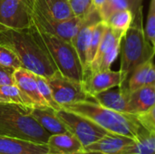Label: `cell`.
Listing matches in <instances>:
<instances>
[{"label": "cell", "instance_id": "obj_1", "mask_svg": "<svg viewBox=\"0 0 155 154\" xmlns=\"http://www.w3.org/2000/svg\"><path fill=\"white\" fill-rule=\"evenodd\" d=\"M0 44L11 48L22 66L36 74L47 78L57 72L28 29L11 28L0 24Z\"/></svg>", "mask_w": 155, "mask_h": 154}, {"label": "cell", "instance_id": "obj_2", "mask_svg": "<svg viewBox=\"0 0 155 154\" xmlns=\"http://www.w3.org/2000/svg\"><path fill=\"white\" fill-rule=\"evenodd\" d=\"M62 108L90 119L108 133L124 135L134 141H137L147 133L135 115L107 109L94 100L67 104Z\"/></svg>", "mask_w": 155, "mask_h": 154}, {"label": "cell", "instance_id": "obj_3", "mask_svg": "<svg viewBox=\"0 0 155 154\" xmlns=\"http://www.w3.org/2000/svg\"><path fill=\"white\" fill-rule=\"evenodd\" d=\"M28 30L60 74L73 81L84 83V70L72 43L41 30L31 22Z\"/></svg>", "mask_w": 155, "mask_h": 154}, {"label": "cell", "instance_id": "obj_4", "mask_svg": "<svg viewBox=\"0 0 155 154\" xmlns=\"http://www.w3.org/2000/svg\"><path fill=\"white\" fill-rule=\"evenodd\" d=\"M30 108L0 103V135L46 144L50 133L29 113Z\"/></svg>", "mask_w": 155, "mask_h": 154}, {"label": "cell", "instance_id": "obj_5", "mask_svg": "<svg viewBox=\"0 0 155 154\" xmlns=\"http://www.w3.org/2000/svg\"><path fill=\"white\" fill-rule=\"evenodd\" d=\"M134 25L128 28L121 42V68L124 82L140 64L153 59V46L145 37L143 28V13L134 17Z\"/></svg>", "mask_w": 155, "mask_h": 154}, {"label": "cell", "instance_id": "obj_6", "mask_svg": "<svg viewBox=\"0 0 155 154\" xmlns=\"http://www.w3.org/2000/svg\"><path fill=\"white\" fill-rule=\"evenodd\" d=\"M27 11L30 22L41 30L56 35L65 41L72 43V39L77 34L84 21L74 16L67 20H57L43 13L32 3L26 0Z\"/></svg>", "mask_w": 155, "mask_h": 154}, {"label": "cell", "instance_id": "obj_7", "mask_svg": "<svg viewBox=\"0 0 155 154\" xmlns=\"http://www.w3.org/2000/svg\"><path fill=\"white\" fill-rule=\"evenodd\" d=\"M56 114L67 131L79 140L84 149L108 133L90 119L76 113L61 108L56 111Z\"/></svg>", "mask_w": 155, "mask_h": 154}, {"label": "cell", "instance_id": "obj_8", "mask_svg": "<svg viewBox=\"0 0 155 154\" xmlns=\"http://www.w3.org/2000/svg\"><path fill=\"white\" fill-rule=\"evenodd\" d=\"M46 81L51 89L54 100L61 108L64 105L82 101L94 100L84 91L83 84L66 78L58 72L47 77Z\"/></svg>", "mask_w": 155, "mask_h": 154}, {"label": "cell", "instance_id": "obj_9", "mask_svg": "<svg viewBox=\"0 0 155 154\" xmlns=\"http://www.w3.org/2000/svg\"><path fill=\"white\" fill-rule=\"evenodd\" d=\"M124 34V32L106 26L96 55L90 64L89 74L110 69L119 54L121 42Z\"/></svg>", "mask_w": 155, "mask_h": 154}, {"label": "cell", "instance_id": "obj_10", "mask_svg": "<svg viewBox=\"0 0 155 154\" xmlns=\"http://www.w3.org/2000/svg\"><path fill=\"white\" fill-rule=\"evenodd\" d=\"M0 24L16 29H28L30 16L26 0H0Z\"/></svg>", "mask_w": 155, "mask_h": 154}, {"label": "cell", "instance_id": "obj_11", "mask_svg": "<svg viewBox=\"0 0 155 154\" xmlns=\"http://www.w3.org/2000/svg\"><path fill=\"white\" fill-rule=\"evenodd\" d=\"M125 82L121 71H113L111 69L90 73L85 76L83 86L90 97L103 91L124 85Z\"/></svg>", "mask_w": 155, "mask_h": 154}, {"label": "cell", "instance_id": "obj_12", "mask_svg": "<svg viewBox=\"0 0 155 154\" xmlns=\"http://www.w3.org/2000/svg\"><path fill=\"white\" fill-rule=\"evenodd\" d=\"M15 84L24 93V95L33 103L35 107H50L46 101L44 99L38 89L35 74L24 68H18L15 70L13 74Z\"/></svg>", "mask_w": 155, "mask_h": 154}, {"label": "cell", "instance_id": "obj_13", "mask_svg": "<svg viewBox=\"0 0 155 154\" xmlns=\"http://www.w3.org/2000/svg\"><path fill=\"white\" fill-rule=\"evenodd\" d=\"M129 94L128 87L121 85L98 93L93 96V99L107 109L129 113Z\"/></svg>", "mask_w": 155, "mask_h": 154}, {"label": "cell", "instance_id": "obj_14", "mask_svg": "<svg viewBox=\"0 0 155 154\" xmlns=\"http://www.w3.org/2000/svg\"><path fill=\"white\" fill-rule=\"evenodd\" d=\"M134 142V140L130 137L108 133L95 143L87 146L84 151L100 154H121Z\"/></svg>", "mask_w": 155, "mask_h": 154}, {"label": "cell", "instance_id": "obj_15", "mask_svg": "<svg viewBox=\"0 0 155 154\" xmlns=\"http://www.w3.org/2000/svg\"><path fill=\"white\" fill-rule=\"evenodd\" d=\"M0 154H48L46 144L0 135Z\"/></svg>", "mask_w": 155, "mask_h": 154}, {"label": "cell", "instance_id": "obj_16", "mask_svg": "<svg viewBox=\"0 0 155 154\" xmlns=\"http://www.w3.org/2000/svg\"><path fill=\"white\" fill-rule=\"evenodd\" d=\"M46 146L48 154H75L84 152L79 140L69 132L51 134Z\"/></svg>", "mask_w": 155, "mask_h": 154}, {"label": "cell", "instance_id": "obj_17", "mask_svg": "<svg viewBox=\"0 0 155 154\" xmlns=\"http://www.w3.org/2000/svg\"><path fill=\"white\" fill-rule=\"evenodd\" d=\"M31 116L50 134H57L68 132L65 125L59 119L56 111L51 107L30 108Z\"/></svg>", "mask_w": 155, "mask_h": 154}, {"label": "cell", "instance_id": "obj_18", "mask_svg": "<svg viewBox=\"0 0 155 154\" xmlns=\"http://www.w3.org/2000/svg\"><path fill=\"white\" fill-rule=\"evenodd\" d=\"M155 104V85H144L129 94V113L137 115L147 112Z\"/></svg>", "mask_w": 155, "mask_h": 154}, {"label": "cell", "instance_id": "obj_19", "mask_svg": "<svg viewBox=\"0 0 155 154\" xmlns=\"http://www.w3.org/2000/svg\"><path fill=\"white\" fill-rule=\"evenodd\" d=\"M43 13L57 20L74 17L67 0H28Z\"/></svg>", "mask_w": 155, "mask_h": 154}, {"label": "cell", "instance_id": "obj_20", "mask_svg": "<svg viewBox=\"0 0 155 154\" xmlns=\"http://www.w3.org/2000/svg\"><path fill=\"white\" fill-rule=\"evenodd\" d=\"M0 103L17 104L26 108H34L33 103L24 95L15 84L0 85Z\"/></svg>", "mask_w": 155, "mask_h": 154}, {"label": "cell", "instance_id": "obj_21", "mask_svg": "<svg viewBox=\"0 0 155 154\" xmlns=\"http://www.w3.org/2000/svg\"><path fill=\"white\" fill-rule=\"evenodd\" d=\"M155 135L144 133L140 139L134 141L121 154H154Z\"/></svg>", "mask_w": 155, "mask_h": 154}, {"label": "cell", "instance_id": "obj_22", "mask_svg": "<svg viewBox=\"0 0 155 154\" xmlns=\"http://www.w3.org/2000/svg\"><path fill=\"white\" fill-rule=\"evenodd\" d=\"M134 20V15L130 9H124L114 13L106 21L105 24L115 30H119L126 33L131 26Z\"/></svg>", "mask_w": 155, "mask_h": 154}, {"label": "cell", "instance_id": "obj_23", "mask_svg": "<svg viewBox=\"0 0 155 154\" xmlns=\"http://www.w3.org/2000/svg\"><path fill=\"white\" fill-rule=\"evenodd\" d=\"M153 59L146 61L145 63L137 66L128 77V89L130 92L134 91L145 85V80L147 74L153 65Z\"/></svg>", "mask_w": 155, "mask_h": 154}, {"label": "cell", "instance_id": "obj_24", "mask_svg": "<svg viewBox=\"0 0 155 154\" xmlns=\"http://www.w3.org/2000/svg\"><path fill=\"white\" fill-rule=\"evenodd\" d=\"M107 25L104 21H99L98 23L94 24L92 30V35L89 44V50H88V55H87V63H88V68L90 67V64L94 61L96 53L98 51L100 43L102 41L103 34L104 33V30L106 28ZM89 74V72H88ZM85 78V77H84Z\"/></svg>", "mask_w": 155, "mask_h": 154}, {"label": "cell", "instance_id": "obj_25", "mask_svg": "<svg viewBox=\"0 0 155 154\" xmlns=\"http://www.w3.org/2000/svg\"><path fill=\"white\" fill-rule=\"evenodd\" d=\"M124 9H130L128 0H105L99 9V14L102 21L105 22L114 13Z\"/></svg>", "mask_w": 155, "mask_h": 154}, {"label": "cell", "instance_id": "obj_26", "mask_svg": "<svg viewBox=\"0 0 155 154\" xmlns=\"http://www.w3.org/2000/svg\"><path fill=\"white\" fill-rule=\"evenodd\" d=\"M74 16L85 21L90 14L95 10L93 0H67Z\"/></svg>", "mask_w": 155, "mask_h": 154}, {"label": "cell", "instance_id": "obj_27", "mask_svg": "<svg viewBox=\"0 0 155 154\" xmlns=\"http://www.w3.org/2000/svg\"><path fill=\"white\" fill-rule=\"evenodd\" d=\"M0 65L3 67L16 70L23 67L15 53L9 47L0 44Z\"/></svg>", "mask_w": 155, "mask_h": 154}, {"label": "cell", "instance_id": "obj_28", "mask_svg": "<svg viewBox=\"0 0 155 154\" xmlns=\"http://www.w3.org/2000/svg\"><path fill=\"white\" fill-rule=\"evenodd\" d=\"M35 81H36L38 89L40 91V93L42 94L44 99L46 101L48 105L51 108H53L54 110H55V111H58L59 109H61V107L55 103V101L53 98L52 92H51L49 84H48V83L46 81V78L42 76V75H39V74H35Z\"/></svg>", "mask_w": 155, "mask_h": 154}, {"label": "cell", "instance_id": "obj_29", "mask_svg": "<svg viewBox=\"0 0 155 154\" xmlns=\"http://www.w3.org/2000/svg\"><path fill=\"white\" fill-rule=\"evenodd\" d=\"M144 34L146 39L152 44L154 48L155 46V0H151L149 12L147 15Z\"/></svg>", "mask_w": 155, "mask_h": 154}, {"label": "cell", "instance_id": "obj_30", "mask_svg": "<svg viewBox=\"0 0 155 154\" xmlns=\"http://www.w3.org/2000/svg\"><path fill=\"white\" fill-rule=\"evenodd\" d=\"M135 116L140 124L147 133L155 135V104L147 112Z\"/></svg>", "mask_w": 155, "mask_h": 154}, {"label": "cell", "instance_id": "obj_31", "mask_svg": "<svg viewBox=\"0 0 155 154\" xmlns=\"http://www.w3.org/2000/svg\"><path fill=\"white\" fill-rule=\"evenodd\" d=\"M15 70L3 67L0 65V85H5V84H14V74Z\"/></svg>", "mask_w": 155, "mask_h": 154}, {"label": "cell", "instance_id": "obj_32", "mask_svg": "<svg viewBox=\"0 0 155 154\" xmlns=\"http://www.w3.org/2000/svg\"><path fill=\"white\" fill-rule=\"evenodd\" d=\"M143 0H128L129 8L132 11L134 17L143 13Z\"/></svg>", "mask_w": 155, "mask_h": 154}, {"label": "cell", "instance_id": "obj_33", "mask_svg": "<svg viewBox=\"0 0 155 154\" xmlns=\"http://www.w3.org/2000/svg\"><path fill=\"white\" fill-rule=\"evenodd\" d=\"M145 85H155V64L151 66L145 80Z\"/></svg>", "mask_w": 155, "mask_h": 154}, {"label": "cell", "instance_id": "obj_34", "mask_svg": "<svg viewBox=\"0 0 155 154\" xmlns=\"http://www.w3.org/2000/svg\"><path fill=\"white\" fill-rule=\"evenodd\" d=\"M104 2H105V0H93V5L96 10L99 11V9L101 8V6L104 5Z\"/></svg>", "mask_w": 155, "mask_h": 154}, {"label": "cell", "instance_id": "obj_35", "mask_svg": "<svg viewBox=\"0 0 155 154\" xmlns=\"http://www.w3.org/2000/svg\"><path fill=\"white\" fill-rule=\"evenodd\" d=\"M75 154H88V152H78V153H75Z\"/></svg>", "mask_w": 155, "mask_h": 154}, {"label": "cell", "instance_id": "obj_36", "mask_svg": "<svg viewBox=\"0 0 155 154\" xmlns=\"http://www.w3.org/2000/svg\"><path fill=\"white\" fill-rule=\"evenodd\" d=\"M88 154H100V153H96V152H88Z\"/></svg>", "mask_w": 155, "mask_h": 154}, {"label": "cell", "instance_id": "obj_37", "mask_svg": "<svg viewBox=\"0 0 155 154\" xmlns=\"http://www.w3.org/2000/svg\"><path fill=\"white\" fill-rule=\"evenodd\" d=\"M154 51H155V46H154Z\"/></svg>", "mask_w": 155, "mask_h": 154}, {"label": "cell", "instance_id": "obj_38", "mask_svg": "<svg viewBox=\"0 0 155 154\" xmlns=\"http://www.w3.org/2000/svg\"><path fill=\"white\" fill-rule=\"evenodd\" d=\"M154 154H155V153H154Z\"/></svg>", "mask_w": 155, "mask_h": 154}]
</instances>
